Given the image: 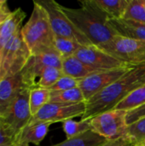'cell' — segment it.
<instances>
[{
    "instance_id": "277c9868",
    "label": "cell",
    "mask_w": 145,
    "mask_h": 146,
    "mask_svg": "<svg viewBox=\"0 0 145 146\" xmlns=\"http://www.w3.org/2000/svg\"><path fill=\"white\" fill-rule=\"evenodd\" d=\"M32 56L22 35L21 28L12 37L2 50L0 63V81L22 71Z\"/></svg>"
},
{
    "instance_id": "5b68a950",
    "label": "cell",
    "mask_w": 145,
    "mask_h": 146,
    "mask_svg": "<svg viewBox=\"0 0 145 146\" xmlns=\"http://www.w3.org/2000/svg\"><path fill=\"white\" fill-rule=\"evenodd\" d=\"M37 2L45 9L55 36L73 39L83 46L93 45L65 15L62 5L54 0H38Z\"/></svg>"
},
{
    "instance_id": "f1b7e54d",
    "label": "cell",
    "mask_w": 145,
    "mask_h": 146,
    "mask_svg": "<svg viewBox=\"0 0 145 146\" xmlns=\"http://www.w3.org/2000/svg\"><path fill=\"white\" fill-rule=\"evenodd\" d=\"M145 116V104L131 111L127 112L126 115V124L127 126L134 123L135 121H138L139 119Z\"/></svg>"
},
{
    "instance_id": "ffe728a7",
    "label": "cell",
    "mask_w": 145,
    "mask_h": 146,
    "mask_svg": "<svg viewBox=\"0 0 145 146\" xmlns=\"http://www.w3.org/2000/svg\"><path fill=\"white\" fill-rule=\"evenodd\" d=\"M50 100V91L49 89L33 87L30 90L29 104L32 117L35 115Z\"/></svg>"
},
{
    "instance_id": "4fadbf2b",
    "label": "cell",
    "mask_w": 145,
    "mask_h": 146,
    "mask_svg": "<svg viewBox=\"0 0 145 146\" xmlns=\"http://www.w3.org/2000/svg\"><path fill=\"white\" fill-rule=\"evenodd\" d=\"M21 74L6 77L0 81V117L3 118L19 93L25 88Z\"/></svg>"
},
{
    "instance_id": "603a6c76",
    "label": "cell",
    "mask_w": 145,
    "mask_h": 146,
    "mask_svg": "<svg viewBox=\"0 0 145 146\" xmlns=\"http://www.w3.org/2000/svg\"><path fill=\"white\" fill-rule=\"evenodd\" d=\"M123 18L145 25V4L144 0H130Z\"/></svg>"
},
{
    "instance_id": "3957f363",
    "label": "cell",
    "mask_w": 145,
    "mask_h": 146,
    "mask_svg": "<svg viewBox=\"0 0 145 146\" xmlns=\"http://www.w3.org/2000/svg\"><path fill=\"white\" fill-rule=\"evenodd\" d=\"M21 35L32 56L56 50L55 34L48 15L37 1L33 2V9L29 20L21 27Z\"/></svg>"
},
{
    "instance_id": "83f0119b",
    "label": "cell",
    "mask_w": 145,
    "mask_h": 146,
    "mask_svg": "<svg viewBox=\"0 0 145 146\" xmlns=\"http://www.w3.org/2000/svg\"><path fill=\"white\" fill-rule=\"evenodd\" d=\"M15 140V136L6 125L4 120L0 117V145Z\"/></svg>"
},
{
    "instance_id": "4316f807",
    "label": "cell",
    "mask_w": 145,
    "mask_h": 146,
    "mask_svg": "<svg viewBox=\"0 0 145 146\" xmlns=\"http://www.w3.org/2000/svg\"><path fill=\"white\" fill-rule=\"evenodd\" d=\"M79 84V80L63 74L58 80V81L49 90L50 91L51 93L60 92H64V91H68V90L78 87Z\"/></svg>"
},
{
    "instance_id": "9c48e42d",
    "label": "cell",
    "mask_w": 145,
    "mask_h": 146,
    "mask_svg": "<svg viewBox=\"0 0 145 146\" xmlns=\"http://www.w3.org/2000/svg\"><path fill=\"white\" fill-rule=\"evenodd\" d=\"M62 58L56 50L45 51L38 55H32L26 66L21 72L26 86L32 89L37 85L43 71L48 67L62 69Z\"/></svg>"
},
{
    "instance_id": "9a60e30c",
    "label": "cell",
    "mask_w": 145,
    "mask_h": 146,
    "mask_svg": "<svg viewBox=\"0 0 145 146\" xmlns=\"http://www.w3.org/2000/svg\"><path fill=\"white\" fill-rule=\"evenodd\" d=\"M109 23L119 36L145 41V25L144 24L124 18L110 19Z\"/></svg>"
},
{
    "instance_id": "d4e9b609",
    "label": "cell",
    "mask_w": 145,
    "mask_h": 146,
    "mask_svg": "<svg viewBox=\"0 0 145 146\" xmlns=\"http://www.w3.org/2000/svg\"><path fill=\"white\" fill-rule=\"evenodd\" d=\"M62 123V128L67 136V139H73L80 136L87 131L91 130L90 123L88 121H84L80 120L79 121H76L73 119H70L65 121Z\"/></svg>"
},
{
    "instance_id": "1f68e13d",
    "label": "cell",
    "mask_w": 145,
    "mask_h": 146,
    "mask_svg": "<svg viewBox=\"0 0 145 146\" xmlns=\"http://www.w3.org/2000/svg\"><path fill=\"white\" fill-rule=\"evenodd\" d=\"M0 146H15V141H14V140H12V141H9V142L3 143V144H1Z\"/></svg>"
},
{
    "instance_id": "ba28073f",
    "label": "cell",
    "mask_w": 145,
    "mask_h": 146,
    "mask_svg": "<svg viewBox=\"0 0 145 146\" xmlns=\"http://www.w3.org/2000/svg\"><path fill=\"white\" fill-rule=\"evenodd\" d=\"M86 104L85 103L77 104H58L49 102L35 115H33L28 125L37 123H56L64 122L74 117H82L85 112Z\"/></svg>"
},
{
    "instance_id": "d6a6232c",
    "label": "cell",
    "mask_w": 145,
    "mask_h": 146,
    "mask_svg": "<svg viewBox=\"0 0 145 146\" xmlns=\"http://www.w3.org/2000/svg\"><path fill=\"white\" fill-rule=\"evenodd\" d=\"M9 16H7V17H0V27H1V26H2V24H3L6 20H7V18H8Z\"/></svg>"
},
{
    "instance_id": "2e32d148",
    "label": "cell",
    "mask_w": 145,
    "mask_h": 146,
    "mask_svg": "<svg viewBox=\"0 0 145 146\" xmlns=\"http://www.w3.org/2000/svg\"><path fill=\"white\" fill-rule=\"evenodd\" d=\"M62 71L64 75L72 77L78 80H81L91 74L97 72L82 62L75 56H71L62 59Z\"/></svg>"
},
{
    "instance_id": "d590c367",
    "label": "cell",
    "mask_w": 145,
    "mask_h": 146,
    "mask_svg": "<svg viewBox=\"0 0 145 146\" xmlns=\"http://www.w3.org/2000/svg\"><path fill=\"white\" fill-rule=\"evenodd\" d=\"M15 146H16V145H15Z\"/></svg>"
},
{
    "instance_id": "e575fe53",
    "label": "cell",
    "mask_w": 145,
    "mask_h": 146,
    "mask_svg": "<svg viewBox=\"0 0 145 146\" xmlns=\"http://www.w3.org/2000/svg\"><path fill=\"white\" fill-rule=\"evenodd\" d=\"M142 146H145V144H144V145H142Z\"/></svg>"
},
{
    "instance_id": "836d02e7",
    "label": "cell",
    "mask_w": 145,
    "mask_h": 146,
    "mask_svg": "<svg viewBox=\"0 0 145 146\" xmlns=\"http://www.w3.org/2000/svg\"><path fill=\"white\" fill-rule=\"evenodd\" d=\"M144 4H145V0H144Z\"/></svg>"
},
{
    "instance_id": "30bf717a",
    "label": "cell",
    "mask_w": 145,
    "mask_h": 146,
    "mask_svg": "<svg viewBox=\"0 0 145 146\" xmlns=\"http://www.w3.org/2000/svg\"><path fill=\"white\" fill-rule=\"evenodd\" d=\"M30 88L25 87L11 104L3 118L12 133L15 137L28 125L32 119L29 104Z\"/></svg>"
},
{
    "instance_id": "7c38bea8",
    "label": "cell",
    "mask_w": 145,
    "mask_h": 146,
    "mask_svg": "<svg viewBox=\"0 0 145 146\" xmlns=\"http://www.w3.org/2000/svg\"><path fill=\"white\" fill-rule=\"evenodd\" d=\"M74 56L85 65L97 72L131 66L126 64L112 55L94 45H81L79 49L76 51Z\"/></svg>"
},
{
    "instance_id": "8992f818",
    "label": "cell",
    "mask_w": 145,
    "mask_h": 146,
    "mask_svg": "<svg viewBox=\"0 0 145 146\" xmlns=\"http://www.w3.org/2000/svg\"><path fill=\"white\" fill-rule=\"evenodd\" d=\"M126 115L127 111L113 110L102 113L88 121L92 132L107 140H115L127 136Z\"/></svg>"
},
{
    "instance_id": "5bb4252c",
    "label": "cell",
    "mask_w": 145,
    "mask_h": 146,
    "mask_svg": "<svg viewBox=\"0 0 145 146\" xmlns=\"http://www.w3.org/2000/svg\"><path fill=\"white\" fill-rule=\"evenodd\" d=\"M51 123L44 122L27 125L15 139L16 146H29V144L38 145L48 133Z\"/></svg>"
},
{
    "instance_id": "7402d4cb",
    "label": "cell",
    "mask_w": 145,
    "mask_h": 146,
    "mask_svg": "<svg viewBox=\"0 0 145 146\" xmlns=\"http://www.w3.org/2000/svg\"><path fill=\"white\" fill-rule=\"evenodd\" d=\"M80 46V44L73 39L55 36L54 47L62 59L71 56H74Z\"/></svg>"
},
{
    "instance_id": "ac0fdd59",
    "label": "cell",
    "mask_w": 145,
    "mask_h": 146,
    "mask_svg": "<svg viewBox=\"0 0 145 146\" xmlns=\"http://www.w3.org/2000/svg\"><path fill=\"white\" fill-rule=\"evenodd\" d=\"M106 141L108 140L105 138L89 130L80 136L67 139L63 142L50 146H99Z\"/></svg>"
},
{
    "instance_id": "52a82bcc",
    "label": "cell",
    "mask_w": 145,
    "mask_h": 146,
    "mask_svg": "<svg viewBox=\"0 0 145 146\" xmlns=\"http://www.w3.org/2000/svg\"><path fill=\"white\" fill-rule=\"evenodd\" d=\"M102 50L127 65H145V41L117 35Z\"/></svg>"
},
{
    "instance_id": "8fae6325",
    "label": "cell",
    "mask_w": 145,
    "mask_h": 146,
    "mask_svg": "<svg viewBox=\"0 0 145 146\" xmlns=\"http://www.w3.org/2000/svg\"><path fill=\"white\" fill-rule=\"evenodd\" d=\"M132 68H134V66H126L111 70L95 72L79 80V87L85 97V102L121 78Z\"/></svg>"
},
{
    "instance_id": "f546056e",
    "label": "cell",
    "mask_w": 145,
    "mask_h": 146,
    "mask_svg": "<svg viewBox=\"0 0 145 146\" xmlns=\"http://www.w3.org/2000/svg\"><path fill=\"white\" fill-rule=\"evenodd\" d=\"M99 146H134V145L127 135L115 140H108Z\"/></svg>"
},
{
    "instance_id": "4dcf8cb0",
    "label": "cell",
    "mask_w": 145,
    "mask_h": 146,
    "mask_svg": "<svg viewBox=\"0 0 145 146\" xmlns=\"http://www.w3.org/2000/svg\"><path fill=\"white\" fill-rule=\"evenodd\" d=\"M12 13L5 0H0V17H7Z\"/></svg>"
},
{
    "instance_id": "6da1fadb",
    "label": "cell",
    "mask_w": 145,
    "mask_h": 146,
    "mask_svg": "<svg viewBox=\"0 0 145 146\" xmlns=\"http://www.w3.org/2000/svg\"><path fill=\"white\" fill-rule=\"evenodd\" d=\"M79 3L80 7L78 9L64 6H62V8L73 24L91 44L102 49L118 34L109 25L108 16L94 0H82Z\"/></svg>"
},
{
    "instance_id": "44dd1931",
    "label": "cell",
    "mask_w": 145,
    "mask_h": 146,
    "mask_svg": "<svg viewBox=\"0 0 145 146\" xmlns=\"http://www.w3.org/2000/svg\"><path fill=\"white\" fill-rule=\"evenodd\" d=\"M51 103L58 104H77L85 103V97L80 90V88L75 87L68 91L60 92H50V100Z\"/></svg>"
},
{
    "instance_id": "484cf974",
    "label": "cell",
    "mask_w": 145,
    "mask_h": 146,
    "mask_svg": "<svg viewBox=\"0 0 145 146\" xmlns=\"http://www.w3.org/2000/svg\"><path fill=\"white\" fill-rule=\"evenodd\" d=\"M127 135L134 146H142L145 144V116L127 127Z\"/></svg>"
},
{
    "instance_id": "e0dca14e",
    "label": "cell",
    "mask_w": 145,
    "mask_h": 146,
    "mask_svg": "<svg viewBox=\"0 0 145 146\" xmlns=\"http://www.w3.org/2000/svg\"><path fill=\"white\" fill-rule=\"evenodd\" d=\"M97 5L110 19L123 18L130 0H94Z\"/></svg>"
},
{
    "instance_id": "d6986e66",
    "label": "cell",
    "mask_w": 145,
    "mask_h": 146,
    "mask_svg": "<svg viewBox=\"0 0 145 146\" xmlns=\"http://www.w3.org/2000/svg\"><path fill=\"white\" fill-rule=\"evenodd\" d=\"M145 104V85L132 91L126 98H124L115 110L131 111Z\"/></svg>"
},
{
    "instance_id": "cb8c5ba5",
    "label": "cell",
    "mask_w": 145,
    "mask_h": 146,
    "mask_svg": "<svg viewBox=\"0 0 145 146\" xmlns=\"http://www.w3.org/2000/svg\"><path fill=\"white\" fill-rule=\"evenodd\" d=\"M62 75L63 74L62 69L53 67H48L41 74L35 87L50 89Z\"/></svg>"
},
{
    "instance_id": "7a4b0ae2",
    "label": "cell",
    "mask_w": 145,
    "mask_h": 146,
    "mask_svg": "<svg viewBox=\"0 0 145 146\" xmlns=\"http://www.w3.org/2000/svg\"><path fill=\"white\" fill-rule=\"evenodd\" d=\"M143 85H145V65L132 68L121 78L85 102V112L81 121H87L102 113L115 110L132 91Z\"/></svg>"
}]
</instances>
